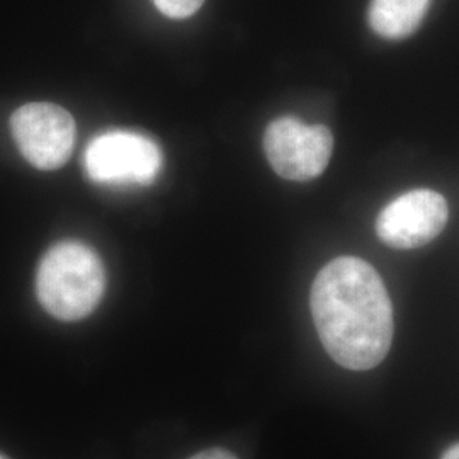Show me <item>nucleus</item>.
<instances>
[{
  "label": "nucleus",
  "mask_w": 459,
  "mask_h": 459,
  "mask_svg": "<svg viewBox=\"0 0 459 459\" xmlns=\"http://www.w3.org/2000/svg\"><path fill=\"white\" fill-rule=\"evenodd\" d=\"M264 152L282 179L312 181L327 169L333 152V136L324 125L310 126L286 116L267 126Z\"/></svg>",
  "instance_id": "4"
},
{
  "label": "nucleus",
  "mask_w": 459,
  "mask_h": 459,
  "mask_svg": "<svg viewBox=\"0 0 459 459\" xmlns=\"http://www.w3.org/2000/svg\"><path fill=\"white\" fill-rule=\"evenodd\" d=\"M447 216L443 195L432 189H413L396 197L377 214V238L398 250L419 248L441 235Z\"/></svg>",
  "instance_id": "6"
},
{
  "label": "nucleus",
  "mask_w": 459,
  "mask_h": 459,
  "mask_svg": "<svg viewBox=\"0 0 459 459\" xmlns=\"http://www.w3.org/2000/svg\"><path fill=\"white\" fill-rule=\"evenodd\" d=\"M313 322L328 356L352 371H368L394 342V307L381 276L359 257H337L313 281Z\"/></svg>",
  "instance_id": "1"
},
{
  "label": "nucleus",
  "mask_w": 459,
  "mask_h": 459,
  "mask_svg": "<svg viewBox=\"0 0 459 459\" xmlns=\"http://www.w3.org/2000/svg\"><path fill=\"white\" fill-rule=\"evenodd\" d=\"M162 162V150L152 138L123 130L99 134L83 155L87 178L106 186H148L159 178Z\"/></svg>",
  "instance_id": "3"
},
{
  "label": "nucleus",
  "mask_w": 459,
  "mask_h": 459,
  "mask_svg": "<svg viewBox=\"0 0 459 459\" xmlns=\"http://www.w3.org/2000/svg\"><path fill=\"white\" fill-rule=\"evenodd\" d=\"M106 290V269L98 252L82 242L51 247L36 273L41 307L58 320H82L96 310Z\"/></svg>",
  "instance_id": "2"
},
{
  "label": "nucleus",
  "mask_w": 459,
  "mask_h": 459,
  "mask_svg": "<svg viewBox=\"0 0 459 459\" xmlns=\"http://www.w3.org/2000/svg\"><path fill=\"white\" fill-rule=\"evenodd\" d=\"M429 4L430 0H371L368 21L377 36L400 41L419 30Z\"/></svg>",
  "instance_id": "7"
},
{
  "label": "nucleus",
  "mask_w": 459,
  "mask_h": 459,
  "mask_svg": "<svg viewBox=\"0 0 459 459\" xmlns=\"http://www.w3.org/2000/svg\"><path fill=\"white\" fill-rule=\"evenodd\" d=\"M11 132L22 157L39 170L66 164L75 145V121L53 102H30L11 116Z\"/></svg>",
  "instance_id": "5"
},
{
  "label": "nucleus",
  "mask_w": 459,
  "mask_h": 459,
  "mask_svg": "<svg viewBox=\"0 0 459 459\" xmlns=\"http://www.w3.org/2000/svg\"><path fill=\"white\" fill-rule=\"evenodd\" d=\"M441 459H459V443L453 444L446 453L443 455Z\"/></svg>",
  "instance_id": "10"
},
{
  "label": "nucleus",
  "mask_w": 459,
  "mask_h": 459,
  "mask_svg": "<svg viewBox=\"0 0 459 459\" xmlns=\"http://www.w3.org/2000/svg\"><path fill=\"white\" fill-rule=\"evenodd\" d=\"M0 459H4V458H2V456H0Z\"/></svg>",
  "instance_id": "11"
},
{
  "label": "nucleus",
  "mask_w": 459,
  "mask_h": 459,
  "mask_svg": "<svg viewBox=\"0 0 459 459\" xmlns=\"http://www.w3.org/2000/svg\"><path fill=\"white\" fill-rule=\"evenodd\" d=\"M157 9L170 19H187L195 16L204 0H153Z\"/></svg>",
  "instance_id": "8"
},
{
  "label": "nucleus",
  "mask_w": 459,
  "mask_h": 459,
  "mask_svg": "<svg viewBox=\"0 0 459 459\" xmlns=\"http://www.w3.org/2000/svg\"><path fill=\"white\" fill-rule=\"evenodd\" d=\"M191 459H238L235 455H231L227 449H220V447H214V449H208V451H203L196 456H193Z\"/></svg>",
  "instance_id": "9"
}]
</instances>
